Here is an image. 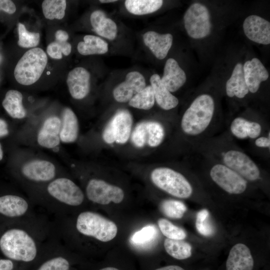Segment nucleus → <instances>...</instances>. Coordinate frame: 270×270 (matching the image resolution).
I'll return each instance as SVG.
<instances>
[{
  "label": "nucleus",
  "instance_id": "bb28decb",
  "mask_svg": "<svg viewBox=\"0 0 270 270\" xmlns=\"http://www.w3.org/2000/svg\"><path fill=\"white\" fill-rule=\"evenodd\" d=\"M84 40L77 45L78 52L82 56L103 54L108 52V44L100 37L87 34L84 36Z\"/></svg>",
  "mask_w": 270,
  "mask_h": 270
},
{
  "label": "nucleus",
  "instance_id": "20e7f679",
  "mask_svg": "<svg viewBox=\"0 0 270 270\" xmlns=\"http://www.w3.org/2000/svg\"><path fill=\"white\" fill-rule=\"evenodd\" d=\"M82 189L71 179L58 176L30 192V200L54 216L69 215L84 201Z\"/></svg>",
  "mask_w": 270,
  "mask_h": 270
},
{
  "label": "nucleus",
  "instance_id": "6e6552de",
  "mask_svg": "<svg viewBox=\"0 0 270 270\" xmlns=\"http://www.w3.org/2000/svg\"><path fill=\"white\" fill-rule=\"evenodd\" d=\"M224 124V130L234 140L250 141L270 130V122L258 116H236Z\"/></svg>",
  "mask_w": 270,
  "mask_h": 270
},
{
  "label": "nucleus",
  "instance_id": "cd10ccee",
  "mask_svg": "<svg viewBox=\"0 0 270 270\" xmlns=\"http://www.w3.org/2000/svg\"><path fill=\"white\" fill-rule=\"evenodd\" d=\"M163 2L162 0H127L124 2V6L130 13L143 16L158 10Z\"/></svg>",
  "mask_w": 270,
  "mask_h": 270
},
{
  "label": "nucleus",
  "instance_id": "f3484780",
  "mask_svg": "<svg viewBox=\"0 0 270 270\" xmlns=\"http://www.w3.org/2000/svg\"><path fill=\"white\" fill-rule=\"evenodd\" d=\"M244 77L249 92L256 94L262 82L268 79V73L258 58L246 61L243 66Z\"/></svg>",
  "mask_w": 270,
  "mask_h": 270
},
{
  "label": "nucleus",
  "instance_id": "f03ea898",
  "mask_svg": "<svg viewBox=\"0 0 270 270\" xmlns=\"http://www.w3.org/2000/svg\"><path fill=\"white\" fill-rule=\"evenodd\" d=\"M224 124L218 114L214 97L208 93L197 95L178 122L183 152L198 142L220 133Z\"/></svg>",
  "mask_w": 270,
  "mask_h": 270
},
{
  "label": "nucleus",
  "instance_id": "49530a36",
  "mask_svg": "<svg viewBox=\"0 0 270 270\" xmlns=\"http://www.w3.org/2000/svg\"><path fill=\"white\" fill-rule=\"evenodd\" d=\"M99 2L101 3H103V4H104V3H112V2H117V0H99Z\"/></svg>",
  "mask_w": 270,
  "mask_h": 270
},
{
  "label": "nucleus",
  "instance_id": "2eb2a0df",
  "mask_svg": "<svg viewBox=\"0 0 270 270\" xmlns=\"http://www.w3.org/2000/svg\"><path fill=\"white\" fill-rule=\"evenodd\" d=\"M66 84L72 97L75 100H82L90 92V74L84 67H76L68 72Z\"/></svg>",
  "mask_w": 270,
  "mask_h": 270
},
{
  "label": "nucleus",
  "instance_id": "a18cd8bd",
  "mask_svg": "<svg viewBox=\"0 0 270 270\" xmlns=\"http://www.w3.org/2000/svg\"><path fill=\"white\" fill-rule=\"evenodd\" d=\"M156 270H184L183 268L178 266L170 265L156 269Z\"/></svg>",
  "mask_w": 270,
  "mask_h": 270
},
{
  "label": "nucleus",
  "instance_id": "2f4dec72",
  "mask_svg": "<svg viewBox=\"0 0 270 270\" xmlns=\"http://www.w3.org/2000/svg\"><path fill=\"white\" fill-rule=\"evenodd\" d=\"M130 106L143 110L151 109L155 104L154 96L152 87L146 86L142 90L134 96L128 102Z\"/></svg>",
  "mask_w": 270,
  "mask_h": 270
},
{
  "label": "nucleus",
  "instance_id": "f8f14e48",
  "mask_svg": "<svg viewBox=\"0 0 270 270\" xmlns=\"http://www.w3.org/2000/svg\"><path fill=\"white\" fill-rule=\"evenodd\" d=\"M86 194L90 201L101 205L108 204L111 202L119 204L124 196L120 188L96 178H90L87 182Z\"/></svg>",
  "mask_w": 270,
  "mask_h": 270
},
{
  "label": "nucleus",
  "instance_id": "5701e85b",
  "mask_svg": "<svg viewBox=\"0 0 270 270\" xmlns=\"http://www.w3.org/2000/svg\"><path fill=\"white\" fill-rule=\"evenodd\" d=\"M150 81L153 90L155 102L160 108L164 110H170L178 106V98L164 86L158 74H152Z\"/></svg>",
  "mask_w": 270,
  "mask_h": 270
},
{
  "label": "nucleus",
  "instance_id": "c756f323",
  "mask_svg": "<svg viewBox=\"0 0 270 270\" xmlns=\"http://www.w3.org/2000/svg\"><path fill=\"white\" fill-rule=\"evenodd\" d=\"M147 142L151 148H158L164 142L166 130L160 122L150 121L146 122Z\"/></svg>",
  "mask_w": 270,
  "mask_h": 270
},
{
  "label": "nucleus",
  "instance_id": "a878e982",
  "mask_svg": "<svg viewBox=\"0 0 270 270\" xmlns=\"http://www.w3.org/2000/svg\"><path fill=\"white\" fill-rule=\"evenodd\" d=\"M22 94L15 90H8L2 105L6 112L12 118L22 119L26 115V112L22 104Z\"/></svg>",
  "mask_w": 270,
  "mask_h": 270
},
{
  "label": "nucleus",
  "instance_id": "39448f33",
  "mask_svg": "<svg viewBox=\"0 0 270 270\" xmlns=\"http://www.w3.org/2000/svg\"><path fill=\"white\" fill-rule=\"evenodd\" d=\"M150 180L154 186L169 194L180 198L192 196L194 189L190 179L180 171L168 166L152 170Z\"/></svg>",
  "mask_w": 270,
  "mask_h": 270
},
{
  "label": "nucleus",
  "instance_id": "ddd939ff",
  "mask_svg": "<svg viewBox=\"0 0 270 270\" xmlns=\"http://www.w3.org/2000/svg\"><path fill=\"white\" fill-rule=\"evenodd\" d=\"M132 118L126 110L118 112L111 118L102 132L104 140L108 144L126 143L130 136Z\"/></svg>",
  "mask_w": 270,
  "mask_h": 270
},
{
  "label": "nucleus",
  "instance_id": "473e14b6",
  "mask_svg": "<svg viewBox=\"0 0 270 270\" xmlns=\"http://www.w3.org/2000/svg\"><path fill=\"white\" fill-rule=\"evenodd\" d=\"M18 40V44L22 48H34L40 41V34L38 32L28 31L24 25L18 22L17 24Z\"/></svg>",
  "mask_w": 270,
  "mask_h": 270
},
{
  "label": "nucleus",
  "instance_id": "b1692460",
  "mask_svg": "<svg viewBox=\"0 0 270 270\" xmlns=\"http://www.w3.org/2000/svg\"><path fill=\"white\" fill-rule=\"evenodd\" d=\"M226 92L230 98L243 99L250 93L246 84L243 70V65L238 63L234 66L231 76L226 84Z\"/></svg>",
  "mask_w": 270,
  "mask_h": 270
},
{
  "label": "nucleus",
  "instance_id": "7ed1b4c3",
  "mask_svg": "<svg viewBox=\"0 0 270 270\" xmlns=\"http://www.w3.org/2000/svg\"><path fill=\"white\" fill-rule=\"evenodd\" d=\"M188 150L214 158L250 183H256L262 179L261 168L224 130L198 142Z\"/></svg>",
  "mask_w": 270,
  "mask_h": 270
},
{
  "label": "nucleus",
  "instance_id": "6ab92c4d",
  "mask_svg": "<svg viewBox=\"0 0 270 270\" xmlns=\"http://www.w3.org/2000/svg\"><path fill=\"white\" fill-rule=\"evenodd\" d=\"M142 39L144 45L158 60H162L166 56L173 41L170 34H160L153 30L144 33Z\"/></svg>",
  "mask_w": 270,
  "mask_h": 270
},
{
  "label": "nucleus",
  "instance_id": "c85d7f7f",
  "mask_svg": "<svg viewBox=\"0 0 270 270\" xmlns=\"http://www.w3.org/2000/svg\"><path fill=\"white\" fill-rule=\"evenodd\" d=\"M166 252L177 260H184L192 255L191 245L183 240L166 238L164 243Z\"/></svg>",
  "mask_w": 270,
  "mask_h": 270
},
{
  "label": "nucleus",
  "instance_id": "4468645a",
  "mask_svg": "<svg viewBox=\"0 0 270 270\" xmlns=\"http://www.w3.org/2000/svg\"><path fill=\"white\" fill-rule=\"evenodd\" d=\"M146 86L145 78L140 72L130 71L126 74L124 80L114 88L113 97L117 102H128Z\"/></svg>",
  "mask_w": 270,
  "mask_h": 270
},
{
  "label": "nucleus",
  "instance_id": "4be33fe9",
  "mask_svg": "<svg viewBox=\"0 0 270 270\" xmlns=\"http://www.w3.org/2000/svg\"><path fill=\"white\" fill-rule=\"evenodd\" d=\"M90 22L93 30L100 37L110 40L116 38L118 29L116 22L107 17L102 10L93 11L90 16Z\"/></svg>",
  "mask_w": 270,
  "mask_h": 270
},
{
  "label": "nucleus",
  "instance_id": "7c9ffc66",
  "mask_svg": "<svg viewBox=\"0 0 270 270\" xmlns=\"http://www.w3.org/2000/svg\"><path fill=\"white\" fill-rule=\"evenodd\" d=\"M42 8L44 16L48 20L62 19L66 13V1L65 0H44Z\"/></svg>",
  "mask_w": 270,
  "mask_h": 270
},
{
  "label": "nucleus",
  "instance_id": "0eeeda50",
  "mask_svg": "<svg viewBox=\"0 0 270 270\" xmlns=\"http://www.w3.org/2000/svg\"><path fill=\"white\" fill-rule=\"evenodd\" d=\"M34 204L22 196L6 194L0 196V224L20 221L36 220Z\"/></svg>",
  "mask_w": 270,
  "mask_h": 270
},
{
  "label": "nucleus",
  "instance_id": "79ce46f5",
  "mask_svg": "<svg viewBox=\"0 0 270 270\" xmlns=\"http://www.w3.org/2000/svg\"><path fill=\"white\" fill-rule=\"evenodd\" d=\"M14 262L8 258H0V270H14Z\"/></svg>",
  "mask_w": 270,
  "mask_h": 270
},
{
  "label": "nucleus",
  "instance_id": "1a4fd4ad",
  "mask_svg": "<svg viewBox=\"0 0 270 270\" xmlns=\"http://www.w3.org/2000/svg\"><path fill=\"white\" fill-rule=\"evenodd\" d=\"M68 248L53 233L39 258L41 262L36 270H69L70 262Z\"/></svg>",
  "mask_w": 270,
  "mask_h": 270
},
{
  "label": "nucleus",
  "instance_id": "e433bc0d",
  "mask_svg": "<svg viewBox=\"0 0 270 270\" xmlns=\"http://www.w3.org/2000/svg\"><path fill=\"white\" fill-rule=\"evenodd\" d=\"M209 212L206 209L199 211L196 214V226L198 232L205 236H212L214 228L210 220Z\"/></svg>",
  "mask_w": 270,
  "mask_h": 270
},
{
  "label": "nucleus",
  "instance_id": "f704fd0d",
  "mask_svg": "<svg viewBox=\"0 0 270 270\" xmlns=\"http://www.w3.org/2000/svg\"><path fill=\"white\" fill-rule=\"evenodd\" d=\"M158 224L160 232L168 238L184 240L186 236L184 230L174 225L166 219L160 218L158 221Z\"/></svg>",
  "mask_w": 270,
  "mask_h": 270
},
{
  "label": "nucleus",
  "instance_id": "9d476101",
  "mask_svg": "<svg viewBox=\"0 0 270 270\" xmlns=\"http://www.w3.org/2000/svg\"><path fill=\"white\" fill-rule=\"evenodd\" d=\"M54 164L44 160H34L24 164L21 168L22 180L31 188L30 192L56 178Z\"/></svg>",
  "mask_w": 270,
  "mask_h": 270
},
{
  "label": "nucleus",
  "instance_id": "dca6fc26",
  "mask_svg": "<svg viewBox=\"0 0 270 270\" xmlns=\"http://www.w3.org/2000/svg\"><path fill=\"white\" fill-rule=\"evenodd\" d=\"M246 36L252 41L267 45L270 44V23L256 15L248 16L243 23Z\"/></svg>",
  "mask_w": 270,
  "mask_h": 270
},
{
  "label": "nucleus",
  "instance_id": "423d86ee",
  "mask_svg": "<svg viewBox=\"0 0 270 270\" xmlns=\"http://www.w3.org/2000/svg\"><path fill=\"white\" fill-rule=\"evenodd\" d=\"M45 52L40 48L26 51L17 62L14 70L16 82L24 86H30L36 82L42 76L48 63Z\"/></svg>",
  "mask_w": 270,
  "mask_h": 270
},
{
  "label": "nucleus",
  "instance_id": "412c9836",
  "mask_svg": "<svg viewBox=\"0 0 270 270\" xmlns=\"http://www.w3.org/2000/svg\"><path fill=\"white\" fill-rule=\"evenodd\" d=\"M160 78L164 86L172 93L178 91L184 85L186 76L177 61L170 58L166 62L163 75Z\"/></svg>",
  "mask_w": 270,
  "mask_h": 270
},
{
  "label": "nucleus",
  "instance_id": "58836bf2",
  "mask_svg": "<svg viewBox=\"0 0 270 270\" xmlns=\"http://www.w3.org/2000/svg\"><path fill=\"white\" fill-rule=\"evenodd\" d=\"M157 233L156 226L148 225L134 232L130 238V240L132 243L138 245L146 244L154 240Z\"/></svg>",
  "mask_w": 270,
  "mask_h": 270
},
{
  "label": "nucleus",
  "instance_id": "a211bd4d",
  "mask_svg": "<svg viewBox=\"0 0 270 270\" xmlns=\"http://www.w3.org/2000/svg\"><path fill=\"white\" fill-rule=\"evenodd\" d=\"M61 120L58 116L48 118L44 122L37 135V142L42 147L53 148L60 142Z\"/></svg>",
  "mask_w": 270,
  "mask_h": 270
},
{
  "label": "nucleus",
  "instance_id": "4c0bfd02",
  "mask_svg": "<svg viewBox=\"0 0 270 270\" xmlns=\"http://www.w3.org/2000/svg\"><path fill=\"white\" fill-rule=\"evenodd\" d=\"M72 52V45L68 42H60L55 40L49 44L46 48L48 55L54 59L60 60L63 54L68 56Z\"/></svg>",
  "mask_w": 270,
  "mask_h": 270
},
{
  "label": "nucleus",
  "instance_id": "72a5a7b5",
  "mask_svg": "<svg viewBox=\"0 0 270 270\" xmlns=\"http://www.w3.org/2000/svg\"><path fill=\"white\" fill-rule=\"evenodd\" d=\"M160 208L166 216L174 219L182 218L186 210V207L182 202L174 200L162 201Z\"/></svg>",
  "mask_w": 270,
  "mask_h": 270
},
{
  "label": "nucleus",
  "instance_id": "9b49d317",
  "mask_svg": "<svg viewBox=\"0 0 270 270\" xmlns=\"http://www.w3.org/2000/svg\"><path fill=\"white\" fill-rule=\"evenodd\" d=\"M184 22L188 34L193 38H202L210 33L209 11L200 3H194L188 8L184 14Z\"/></svg>",
  "mask_w": 270,
  "mask_h": 270
},
{
  "label": "nucleus",
  "instance_id": "f257e3e1",
  "mask_svg": "<svg viewBox=\"0 0 270 270\" xmlns=\"http://www.w3.org/2000/svg\"><path fill=\"white\" fill-rule=\"evenodd\" d=\"M53 232L52 222L36 220L0 224V252L14 262L30 264L37 260Z\"/></svg>",
  "mask_w": 270,
  "mask_h": 270
},
{
  "label": "nucleus",
  "instance_id": "c9c22d12",
  "mask_svg": "<svg viewBox=\"0 0 270 270\" xmlns=\"http://www.w3.org/2000/svg\"><path fill=\"white\" fill-rule=\"evenodd\" d=\"M250 142L252 151L264 158L270 159V130Z\"/></svg>",
  "mask_w": 270,
  "mask_h": 270
},
{
  "label": "nucleus",
  "instance_id": "37998d69",
  "mask_svg": "<svg viewBox=\"0 0 270 270\" xmlns=\"http://www.w3.org/2000/svg\"><path fill=\"white\" fill-rule=\"evenodd\" d=\"M68 33L64 30H59L55 32V38L56 41L66 42H68Z\"/></svg>",
  "mask_w": 270,
  "mask_h": 270
},
{
  "label": "nucleus",
  "instance_id": "ea45409f",
  "mask_svg": "<svg viewBox=\"0 0 270 270\" xmlns=\"http://www.w3.org/2000/svg\"><path fill=\"white\" fill-rule=\"evenodd\" d=\"M132 141L137 148H142L147 142L146 122L138 124L132 133Z\"/></svg>",
  "mask_w": 270,
  "mask_h": 270
},
{
  "label": "nucleus",
  "instance_id": "aec40b11",
  "mask_svg": "<svg viewBox=\"0 0 270 270\" xmlns=\"http://www.w3.org/2000/svg\"><path fill=\"white\" fill-rule=\"evenodd\" d=\"M254 262L249 248L238 243L230 249L226 262V270H252Z\"/></svg>",
  "mask_w": 270,
  "mask_h": 270
},
{
  "label": "nucleus",
  "instance_id": "393cba45",
  "mask_svg": "<svg viewBox=\"0 0 270 270\" xmlns=\"http://www.w3.org/2000/svg\"><path fill=\"white\" fill-rule=\"evenodd\" d=\"M78 132L79 124L76 114L71 108H64L61 120L60 142L67 144L74 142L78 139Z\"/></svg>",
  "mask_w": 270,
  "mask_h": 270
},
{
  "label": "nucleus",
  "instance_id": "09e8293b",
  "mask_svg": "<svg viewBox=\"0 0 270 270\" xmlns=\"http://www.w3.org/2000/svg\"><path fill=\"white\" fill-rule=\"evenodd\" d=\"M3 158V152L1 144L0 143V160L2 159Z\"/></svg>",
  "mask_w": 270,
  "mask_h": 270
},
{
  "label": "nucleus",
  "instance_id": "de8ad7c7",
  "mask_svg": "<svg viewBox=\"0 0 270 270\" xmlns=\"http://www.w3.org/2000/svg\"><path fill=\"white\" fill-rule=\"evenodd\" d=\"M99 270H118L114 267H107V268H101Z\"/></svg>",
  "mask_w": 270,
  "mask_h": 270
},
{
  "label": "nucleus",
  "instance_id": "c03bdc74",
  "mask_svg": "<svg viewBox=\"0 0 270 270\" xmlns=\"http://www.w3.org/2000/svg\"><path fill=\"white\" fill-rule=\"evenodd\" d=\"M8 134V130L6 122L0 118V137L4 136Z\"/></svg>",
  "mask_w": 270,
  "mask_h": 270
},
{
  "label": "nucleus",
  "instance_id": "a19ab883",
  "mask_svg": "<svg viewBox=\"0 0 270 270\" xmlns=\"http://www.w3.org/2000/svg\"><path fill=\"white\" fill-rule=\"evenodd\" d=\"M0 10L4 11L9 14H12L16 11V6L12 0H0Z\"/></svg>",
  "mask_w": 270,
  "mask_h": 270
}]
</instances>
